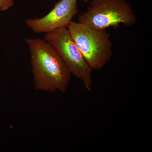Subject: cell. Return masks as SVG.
Listing matches in <instances>:
<instances>
[{
  "label": "cell",
  "mask_w": 152,
  "mask_h": 152,
  "mask_svg": "<svg viewBox=\"0 0 152 152\" xmlns=\"http://www.w3.org/2000/svg\"><path fill=\"white\" fill-rule=\"evenodd\" d=\"M14 5L13 0H0V11L7 10Z\"/></svg>",
  "instance_id": "6"
},
{
  "label": "cell",
  "mask_w": 152,
  "mask_h": 152,
  "mask_svg": "<svg viewBox=\"0 0 152 152\" xmlns=\"http://www.w3.org/2000/svg\"><path fill=\"white\" fill-rule=\"evenodd\" d=\"M45 39L60 56L71 74L80 80L86 89L91 91L92 70L76 45L67 28H60L47 33Z\"/></svg>",
  "instance_id": "4"
},
{
  "label": "cell",
  "mask_w": 152,
  "mask_h": 152,
  "mask_svg": "<svg viewBox=\"0 0 152 152\" xmlns=\"http://www.w3.org/2000/svg\"><path fill=\"white\" fill-rule=\"evenodd\" d=\"M79 22L99 30L117 28L122 24L132 26L137 18L126 0H93L86 12L78 18Z\"/></svg>",
  "instance_id": "3"
},
{
  "label": "cell",
  "mask_w": 152,
  "mask_h": 152,
  "mask_svg": "<svg viewBox=\"0 0 152 152\" xmlns=\"http://www.w3.org/2000/svg\"><path fill=\"white\" fill-rule=\"evenodd\" d=\"M85 2H88V1H90V0H83Z\"/></svg>",
  "instance_id": "7"
},
{
  "label": "cell",
  "mask_w": 152,
  "mask_h": 152,
  "mask_svg": "<svg viewBox=\"0 0 152 152\" xmlns=\"http://www.w3.org/2000/svg\"><path fill=\"white\" fill-rule=\"evenodd\" d=\"M78 11L77 0H61L45 17L26 19L25 23L34 32L47 34L67 27Z\"/></svg>",
  "instance_id": "5"
},
{
  "label": "cell",
  "mask_w": 152,
  "mask_h": 152,
  "mask_svg": "<svg viewBox=\"0 0 152 152\" xmlns=\"http://www.w3.org/2000/svg\"><path fill=\"white\" fill-rule=\"evenodd\" d=\"M35 90L65 92L71 73L56 51L45 40L27 38Z\"/></svg>",
  "instance_id": "1"
},
{
  "label": "cell",
  "mask_w": 152,
  "mask_h": 152,
  "mask_svg": "<svg viewBox=\"0 0 152 152\" xmlns=\"http://www.w3.org/2000/svg\"><path fill=\"white\" fill-rule=\"evenodd\" d=\"M67 28L92 70H100L110 61L113 44L106 30L96 29L72 21Z\"/></svg>",
  "instance_id": "2"
}]
</instances>
